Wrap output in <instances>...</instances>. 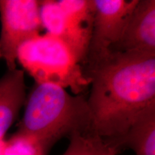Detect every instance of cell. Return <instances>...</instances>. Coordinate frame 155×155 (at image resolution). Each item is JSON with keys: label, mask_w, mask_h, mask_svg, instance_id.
I'll use <instances>...</instances> for the list:
<instances>
[{"label": "cell", "mask_w": 155, "mask_h": 155, "mask_svg": "<svg viewBox=\"0 0 155 155\" xmlns=\"http://www.w3.org/2000/svg\"><path fill=\"white\" fill-rule=\"evenodd\" d=\"M83 70L91 86V133L119 146L136 118L155 105V53L110 51Z\"/></svg>", "instance_id": "obj_1"}, {"label": "cell", "mask_w": 155, "mask_h": 155, "mask_svg": "<svg viewBox=\"0 0 155 155\" xmlns=\"http://www.w3.org/2000/svg\"><path fill=\"white\" fill-rule=\"evenodd\" d=\"M19 133L38 139L50 149L75 133L91 132V117L87 99L62 87L35 83L27 97Z\"/></svg>", "instance_id": "obj_2"}, {"label": "cell", "mask_w": 155, "mask_h": 155, "mask_svg": "<svg viewBox=\"0 0 155 155\" xmlns=\"http://www.w3.org/2000/svg\"><path fill=\"white\" fill-rule=\"evenodd\" d=\"M17 62L35 83L69 88L74 95H81L91 84L66 45L47 32L23 43L17 51Z\"/></svg>", "instance_id": "obj_3"}, {"label": "cell", "mask_w": 155, "mask_h": 155, "mask_svg": "<svg viewBox=\"0 0 155 155\" xmlns=\"http://www.w3.org/2000/svg\"><path fill=\"white\" fill-rule=\"evenodd\" d=\"M0 52L8 71L17 68V54L23 43L41 34L40 1L0 0Z\"/></svg>", "instance_id": "obj_4"}, {"label": "cell", "mask_w": 155, "mask_h": 155, "mask_svg": "<svg viewBox=\"0 0 155 155\" xmlns=\"http://www.w3.org/2000/svg\"><path fill=\"white\" fill-rule=\"evenodd\" d=\"M139 0H94V19L88 55L83 68L94 65L119 41Z\"/></svg>", "instance_id": "obj_5"}, {"label": "cell", "mask_w": 155, "mask_h": 155, "mask_svg": "<svg viewBox=\"0 0 155 155\" xmlns=\"http://www.w3.org/2000/svg\"><path fill=\"white\" fill-rule=\"evenodd\" d=\"M40 15L43 30L66 45L81 65H84L91 32L75 24L64 12L58 1H40Z\"/></svg>", "instance_id": "obj_6"}, {"label": "cell", "mask_w": 155, "mask_h": 155, "mask_svg": "<svg viewBox=\"0 0 155 155\" xmlns=\"http://www.w3.org/2000/svg\"><path fill=\"white\" fill-rule=\"evenodd\" d=\"M110 51L155 53L154 0H139L119 41Z\"/></svg>", "instance_id": "obj_7"}, {"label": "cell", "mask_w": 155, "mask_h": 155, "mask_svg": "<svg viewBox=\"0 0 155 155\" xmlns=\"http://www.w3.org/2000/svg\"><path fill=\"white\" fill-rule=\"evenodd\" d=\"M25 71L16 68L8 71L0 78V138L19 115L26 101Z\"/></svg>", "instance_id": "obj_8"}, {"label": "cell", "mask_w": 155, "mask_h": 155, "mask_svg": "<svg viewBox=\"0 0 155 155\" xmlns=\"http://www.w3.org/2000/svg\"><path fill=\"white\" fill-rule=\"evenodd\" d=\"M119 146L122 150L130 149L135 155H155V105L136 118Z\"/></svg>", "instance_id": "obj_9"}, {"label": "cell", "mask_w": 155, "mask_h": 155, "mask_svg": "<svg viewBox=\"0 0 155 155\" xmlns=\"http://www.w3.org/2000/svg\"><path fill=\"white\" fill-rule=\"evenodd\" d=\"M68 139V146L61 155H118L123 151L118 144L90 132L75 133Z\"/></svg>", "instance_id": "obj_10"}, {"label": "cell", "mask_w": 155, "mask_h": 155, "mask_svg": "<svg viewBox=\"0 0 155 155\" xmlns=\"http://www.w3.org/2000/svg\"><path fill=\"white\" fill-rule=\"evenodd\" d=\"M50 150L35 137L17 131L5 140L2 155H48Z\"/></svg>", "instance_id": "obj_11"}, {"label": "cell", "mask_w": 155, "mask_h": 155, "mask_svg": "<svg viewBox=\"0 0 155 155\" xmlns=\"http://www.w3.org/2000/svg\"><path fill=\"white\" fill-rule=\"evenodd\" d=\"M5 143V139L0 138V155H2Z\"/></svg>", "instance_id": "obj_12"}, {"label": "cell", "mask_w": 155, "mask_h": 155, "mask_svg": "<svg viewBox=\"0 0 155 155\" xmlns=\"http://www.w3.org/2000/svg\"><path fill=\"white\" fill-rule=\"evenodd\" d=\"M2 56H1V52H0V58H1Z\"/></svg>", "instance_id": "obj_13"}]
</instances>
